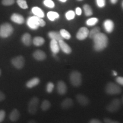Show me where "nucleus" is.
I'll return each instance as SVG.
<instances>
[{
    "label": "nucleus",
    "instance_id": "nucleus-1",
    "mask_svg": "<svg viewBox=\"0 0 123 123\" xmlns=\"http://www.w3.org/2000/svg\"><path fill=\"white\" fill-rule=\"evenodd\" d=\"M92 39L93 40L94 42L93 48L96 51H101L107 47L108 43V38L105 34L100 32L95 35Z\"/></svg>",
    "mask_w": 123,
    "mask_h": 123
},
{
    "label": "nucleus",
    "instance_id": "nucleus-2",
    "mask_svg": "<svg viewBox=\"0 0 123 123\" xmlns=\"http://www.w3.org/2000/svg\"><path fill=\"white\" fill-rule=\"evenodd\" d=\"M27 25L30 29L36 30L39 26L44 27L46 25V22L42 18L37 16L30 17L27 20Z\"/></svg>",
    "mask_w": 123,
    "mask_h": 123
},
{
    "label": "nucleus",
    "instance_id": "nucleus-3",
    "mask_svg": "<svg viewBox=\"0 0 123 123\" xmlns=\"http://www.w3.org/2000/svg\"><path fill=\"white\" fill-rule=\"evenodd\" d=\"M14 32V28L9 23H4L0 26V37L6 38L11 36Z\"/></svg>",
    "mask_w": 123,
    "mask_h": 123
},
{
    "label": "nucleus",
    "instance_id": "nucleus-4",
    "mask_svg": "<svg viewBox=\"0 0 123 123\" xmlns=\"http://www.w3.org/2000/svg\"><path fill=\"white\" fill-rule=\"evenodd\" d=\"M70 80L71 83L74 87H79L81 85L82 82L81 75L79 72L77 71H74L70 75Z\"/></svg>",
    "mask_w": 123,
    "mask_h": 123
},
{
    "label": "nucleus",
    "instance_id": "nucleus-5",
    "mask_svg": "<svg viewBox=\"0 0 123 123\" xmlns=\"http://www.w3.org/2000/svg\"><path fill=\"white\" fill-rule=\"evenodd\" d=\"M105 91L108 94L111 95H117L121 93V89L117 84H115L114 83L110 82L106 86Z\"/></svg>",
    "mask_w": 123,
    "mask_h": 123
},
{
    "label": "nucleus",
    "instance_id": "nucleus-6",
    "mask_svg": "<svg viewBox=\"0 0 123 123\" xmlns=\"http://www.w3.org/2000/svg\"><path fill=\"white\" fill-rule=\"evenodd\" d=\"M39 104V99L37 97H33L29 102L27 110L31 115H35L38 110V106Z\"/></svg>",
    "mask_w": 123,
    "mask_h": 123
},
{
    "label": "nucleus",
    "instance_id": "nucleus-7",
    "mask_svg": "<svg viewBox=\"0 0 123 123\" xmlns=\"http://www.w3.org/2000/svg\"><path fill=\"white\" fill-rule=\"evenodd\" d=\"M121 102L119 99H115L106 106V110L110 112H115L119 110Z\"/></svg>",
    "mask_w": 123,
    "mask_h": 123
},
{
    "label": "nucleus",
    "instance_id": "nucleus-8",
    "mask_svg": "<svg viewBox=\"0 0 123 123\" xmlns=\"http://www.w3.org/2000/svg\"><path fill=\"white\" fill-rule=\"evenodd\" d=\"M12 64L17 69H22L25 66V58L22 55L15 56L11 61Z\"/></svg>",
    "mask_w": 123,
    "mask_h": 123
},
{
    "label": "nucleus",
    "instance_id": "nucleus-9",
    "mask_svg": "<svg viewBox=\"0 0 123 123\" xmlns=\"http://www.w3.org/2000/svg\"><path fill=\"white\" fill-rule=\"evenodd\" d=\"M88 29L86 27H82L78 30V33H76V38L80 41L86 39L88 37L89 35Z\"/></svg>",
    "mask_w": 123,
    "mask_h": 123
},
{
    "label": "nucleus",
    "instance_id": "nucleus-10",
    "mask_svg": "<svg viewBox=\"0 0 123 123\" xmlns=\"http://www.w3.org/2000/svg\"><path fill=\"white\" fill-rule=\"evenodd\" d=\"M58 43H59L60 48L64 53L67 54H70L71 53V48L67 43L64 42L63 40H60L58 41Z\"/></svg>",
    "mask_w": 123,
    "mask_h": 123
},
{
    "label": "nucleus",
    "instance_id": "nucleus-11",
    "mask_svg": "<svg viewBox=\"0 0 123 123\" xmlns=\"http://www.w3.org/2000/svg\"><path fill=\"white\" fill-rule=\"evenodd\" d=\"M33 56L35 59L38 61H42L46 59V54L43 51L37 50L33 54Z\"/></svg>",
    "mask_w": 123,
    "mask_h": 123
},
{
    "label": "nucleus",
    "instance_id": "nucleus-12",
    "mask_svg": "<svg viewBox=\"0 0 123 123\" xmlns=\"http://www.w3.org/2000/svg\"><path fill=\"white\" fill-rule=\"evenodd\" d=\"M103 26L107 33H111L114 29V23L111 19H106L103 23Z\"/></svg>",
    "mask_w": 123,
    "mask_h": 123
},
{
    "label": "nucleus",
    "instance_id": "nucleus-13",
    "mask_svg": "<svg viewBox=\"0 0 123 123\" xmlns=\"http://www.w3.org/2000/svg\"><path fill=\"white\" fill-rule=\"evenodd\" d=\"M76 99L79 104L82 106H87L90 103V100L87 97L84 96V95L80 94V93L76 95Z\"/></svg>",
    "mask_w": 123,
    "mask_h": 123
},
{
    "label": "nucleus",
    "instance_id": "nucleus-14",
    "mask_svg": "<svg viewBox=\"0 0 123 123\" xmlns=\"http://www.w3.org/2000/svg\"><path fill=\"white\" fill-rule=\"evenodd\" d=\"M57 91L59 94L63 95L67 92V87L66 84L63 81L60 80L57 83Z\"/></svg>",
    "mask_w": 123,
    "mask_h": 123
},
{
    "label": "nucleus",
    "instance_id": "nucleus-15",
    "mask_svg": "<svg viewBox=\"0 0 123 123\" xmlns=\"http://www.w3.org/2000/svg\"><path fill=\"white\" fill-rule=\"evenodd\" d=\"M10 19L13 22L16 23L17 24H23L25 22L24 17L22 15L17 13H14L11 15Z\"/></svg>",
    "mask_w": 123,
    "mask_h": 123
},
{
    "label": "nucleus",
    "instance_id": "nucleus-16",
    "mask_svg": "<svg viewBox=\"0 0 123 123\" xmlns=\"http://www.w3.org/2000/svg\"><path fill=\"white\" fill-rule=\"evenodd\" d=\"M50 49L52 53L54 54H58L60 50V47L58 43V41L54 39H51L50 43Z\"/></svg>",
    "mask_w": 123,
    "mask_h": 123
},
{
    "label": "nucleus",
    "instance_id": "nucleus-17",
    "mask_svg": "<svg viewBox=\"0 0 123 123\" xmlns=\"http://www.w3.org/2000/svg\"><path fill=\"white\" fill-rule=\"evenodd\" d=\"M73 104L74 102L73 99L70 98H67L62 101L61 104V106L64 110H67V109H69L70 108L73 107Z\"/></svg>",
    "mask_w": 123,
    "mask_h": 123
},
{
    "label": "nucleus",
    "instance_id": "nucleus-18",
    "mask_svg": "<svg viewBox=\"0 0 123 123\" xmlns=\"http://www.w3.org/2000/svg\"><path fill=\"white\" fill-rule=\"evenodd\" d=\"M21 41L25 46H30L32 43L31 36L29 33H25L21 37Z\"/></svg>",
    "mask_w": 123,
    "mask_h": 123
},
{
    "label": "nucleus",
    "instance_id": "nucleus-19",
    "mask_svg": "<svg viewBox=\"0 0 123 123\" xmlns=\"http://www.w3.org/2000/svg\"><path fill=\"white\" fill-rule=\"evenodd\" d=\"M48 35L50 39L56 40L57 41H59L60 40L64 39L61 36V34L57 31H52L49 32Z\"/></svg>",
    "mask_w": 123,
    "mask_h": 123
},
{
    "label": "nucleus",
    "instance_id": "nucleus-20",
    "mask_svg": "<svg viewBox=\"0 0 123 123\" xmlns=\"http://www.w3.org/2000/svg\"><path fill=\"white\" fill-rule=\"evenodd\" d=\"M40 79L38 78H34L33 79L29 80L26 84V86L27 88H31L35 87L39 83Z\"/></svg>",
    "mask_w": 123,
    "mask_h": 123
},
{
    "label": "nucleus",
    "instance_id": "nucleus-21",
    "mask_svg": "<svg viewBox=\"0 0 123 123\" xmlns=\"http://www.w3.org/2000/svg\"><path fill=\"white\" fill-rule=\"evenodd\" d=\"M20 116V113L19 111L17 109H14L12 110L10 115V119L12 122H16L19 119Z\"/></svg>",
    "mask_w": 123,
    "mask_h": 123
},
{
    "label": "nucleus",
    "instance_id": "nucleus-22",
    "mask_svg": "<svg viewBox=\"0 0 123 123\" xmlns=\"http://www.w3.org/2000/svg\"><path fill=\"white\" fill-rule=\"evenodd\" d=\"M31 12L35 16L39 17L40 18H43L44 17V12L39 7L35 6L33 7L31 9Z\"/></svg>",
    "mask_w": 123,
    "mask_h": 123
},
{
    "label": "nucleus",
    "instance_id": "nucleus-23",
    "mask_svg": "<svg viewBox=\"0 0 123 123\" xmlns=\"http://www.w3.org/2000/svg\"><path fill=\"white\" fill-rule=\"evenodd\" d=\"M44 39L41 37H35L33 40V43L35 46H41L44 43Z\"/></svg>",
    "mask_w": 123,
    "mask_h": 123
},
{
    "label": "nucleus",
    "instance_id": "nucleus-24",
    "mask_svg": "<svg viewBox=\"0 0 123 123\" xmlns=\"http://www.w3.org/2000/svg\"><path fill=\"white\" fill-rule=\"evenodd\" d=\"M47 18H49V20L51 21H55V19H58L59 17V14L55 12H49L47 13Z\"/></svg>",
    "mask_w": 123,
    "mask_h": 123
},
{
    "label": "nucleus",
    "instance_id": "nucleus-25",
    "mask_svg": "<svg viewBox=\"0 0 123 123\" xmlns=\"http://www.w3.org/2000/svg\"><path fill=\"white\" fill-rule=\"evenodd\" d=\"M100 32V29L99 27H95L94 28H93L89 32V35L88 37H90V39H93V37L98 34V33Z\"/></svg>",
    "mask_w": 123,
    "mask_h": 123
},
{
    "label": "nucleus",
    "instance_id": "nucleus-26",
    "mask_svg": "<svg viewBox=\"0 0 123 123\" xmlns=\"http://www.w3.org/2000/svg\"><path fill=\"white\" fill-rule=\"evenodd\" d=\"M83 9L84 14L86 16H91L93 14V11H92V9L91 7L88 4H85L83 6Z\"/></svg>",
    "mask_w": 123,
    "mask_h": 123
},
{
    "label": "nucleus",
    "instance_id": "nucleus-27",
    "mask_svg": "<svg viewBox=\"0 0 123 123\" xmlns=\"http://www.w3.org/2000/svg\"><path fill=\"white\" fill-rule=\"evenodd\" d=\"M59 33L61 34V36L62 37L63 39H70L71 37V35L70 33H69L68 31L65 30V29H61L60 30Z\"/></svg>",
    "mask_w": 123,
    "mask_h": 123
},
{
    "label": "nucleus",
    "instance_id": "nucleus-28",
    "mask_svg": "<svg viewBox=\"0 0 123 123\" xmlns=\"http://www.w3.org/2000/svg\"><path fill=\"white\" fill-rule=\"evenodd\" d=\"M51 107L50 102L47 100H44L43 101L42 104H41V109L43 111H46L50 108Z\"/></svg>",
    "mask_w": 123,
    "mask_h": 123
},
{
    "label": "nucleus",
    "instance_id": "nucleus-29",
    "mask_svg": "<svg viewBox=\"0 0 123 123\" xmlns=\"http://www.w3.org/2000/svg\"><path fill=\"white\" fill-rule=\"evenodd\" d=\"M99 21V19L97 18H91L86 21V25L89 26H93L96 25Z\"/></svg>",
    "mask_w": 123,
    "mask_h": 123
},
{
    "label": "nucleus",
    "instance_id": "nucleus-30",
    "mask_svg": "<svg viewBox=\"0 0 123 123\" xmlns=\"http://www.w3.org/2000/svg\"><path fill=\"white\" fill-rule=\"evenodd\" d=\"M17 3L21 8L23 9L28 8V5L26 0H17Z\"/></svg>",
    "mask_w": 123,
    "mask_h": 123
},
{
    "label": "nucleus",
    "instance_id": "nucleus-31",
    "mask_svg": "<svg viewBox=\"0 0 123 123\" xmlns=\"http://www.w3.org/2000/svg\"><path fill=\"white\" fill-rule=\"evenodd\" d=\"M66 19L68 21L74 19L75 17V13L73 10H69L65 14Z\"/></svg>",
    "mask_w": 123,
    "mask_h": 123
},
{
    "label": "nucleus",
    "instance_id": "nucleus-32",
    "mask_svg": "<svg viewBox=\"0 0 123 123\" xmlns=\"http://www.w3.org/2000/svg\"><path fill=\"white\" fill-rule=\"evenodd\" d=\"M43 4L46 7L49 8H54L55 6V4L52 0H44Z\"/></svg>",
    "mask_w": 123,
    "mask_h": 123
},
{
    "label": "nucleus",
    "instance_id": "nucleus-33",
    "mask_svg": "<svg viewBox=\"0 0 123 123\" xmlns=\"http://www.w3.org/2000/svg\"><path fill=\"white\" fill-rule=\"evenodd\" d=\"M54 88V84L52 82H49L46 86V91L48 93H51L53 92V91Z\"/></svg>",
    "mask_w": 123,
    "mask_h": 123
},
{
    "label": "nucleus",
    "instance_id": "nucleus-34",
    "mask_svg": "<svg viewBox=\"0 0 123 123\" xmlns=\"http://www.w3.org/2000/svg\"><path fill=\"white\" fill-rule=\"evenodd\" d=\"M15 2V0H2V4L4 6H11Z\"/></svg>",
    "mask_w": 123,
    "mask_h": 123
},
{
    "label": "nucleus",
    "instance_id": "nucleus-35",
    "mask_svg": "<svg viewBox=\"0 0 123 123\" xmlns=\"http://www.w3.org/2000/svg\"><path fill=\"white\" fill-rule=\"evenodd\" d=\"M96 3L100 8H103L105 6V0H96Z\"/></svg>",
    "mask_w": 123,
    "mask_h": 123
},
{
    "label": "nucleus",
    "instance_id": "nucleus-36",
    "mask_svg": "<svg viewBox=\"0 0 123 123\" xmlns=\"http://www.w3.org/2000/svg\"><path fill=\"white\" fill-rule=\"evenodd\" d=\"M5 111L4 110H0V123L2 122L5 117Z\"/></svg>",
    "mask_w": 123,
    "mask_h": 123
},
{
    "label": "nucleus",
    "instance_id": "nucleus-37",
    "mask_svg": "<svg viewBox=\"0 0 123 123\" xmlns=\"http://www.w3.org/2000/svg\"><path fill=\"white\" fill-rule=\"evenodd\" d=\"M116 81L120 85L123 86V77L118 76L116 78Z\"/></svg>",
    "mask_w": 123,
    "mask_h": 123
},
{
    "label": "nucleus",
    "instance_id": "nucleus-38",
    "mask_svg": "<svg viewBox=\"0 0 123 123\" xmlns=\"http://www.w3.org/2000/svg\"><path fill=\"white\" fill-rule=\"evenodd\" d=\"M104 123H119L118 121L112 120L108 119V118H104Z\"/></svg>",
    "mask_w": 123,
    "mask_h": 123
},
{
    "label": "nucleus",
    "instance_id": "nucleus-39",
    "mask_svg": "<svg viewBox=\"0 0 123 123\" xmlns=\"http://www.w3.org/2000/svg\"><path fill=\"white\" fill-rule=\"evenodd\" d=\"M81 13H82L81 9L79 7H76V9H75V13L78 15H80L81 14Z\"/></svg>",
    "mask_w": 123,
    "mask_h": 123
},
{
    "label": "nucleus",
    "instance_id": "nucleus-40",
    "mask_svg": "<svg viewBox=\"0 0 123 123\" xmlns=\"http://www.w3.org/2000/svg\"><path fill=\"white\" fill-rule=\"evenodd\" d=\"M5 99V95L0 91V101H4Z\"/></svg>",
    "mask_w": 123,
    "mask_h": 123
},
{
    "label": "nucleus",
    "instance_id": "nucleus-41",
    "mask_svg": "<svg viewBox=\"0 0 123 123\" xmlns=\"http://www.w3.org/2000/svg\"><path fill=\"white\" fill-rule=\"evenodd\" d=\"M90 123H100L101 121L98 119H93L91 120Z\"/></svg>",
    "mask_w": 123,
    "mask_h": 123
},
{
    "label": "nucleus",
    "instance_id": "nucleus-42",
    "mask_svg": "<svg viewBox=\"0 0 123 123\" xmlns=\"http://www.w3.org/2000/svg\"><path fill=\"white\" fill-rule=\"evenodd\" d=\"M110 1L112 4H115L117 2L118 0H110Z\"/></svg>",
    "mask_w": 123,
    "mask_h": 123
},
{
    "label": "nucleus",
    "instance_id": "nucleus-43",
    "mask_svg": "<svg viewBox=\"0 0 123 123\" xmlns=\"http://www.w3.org/2000/svg\"><path fill=\"white\" fill-rule=\"evenodd\" d=\"M112 74H113V76H117V73L116 71H112Z\"/></svg>",
    "mask_w": 123,
    "mask_h": 123
},
{
    "label": "nucleus",
    "instance_id": "nucleus-44",
    "mask_svg": "<svg viewBox=\"0 0 123 123\" xmlns=\"http://www.w3.org/2000/svg\"><path fill=\"white\" fill-rule=\"evenodd\" d=\"M59 1L62 2H66L67 1V0H59Z\"/></svg>",
    "mask_w": 123,
    "mask_h": 123
},
{
    "label": "nucleus",
    "instance_id": "nucleus-45",
    "mask_svg": "<svg viewBox=\"0 0 123 123\" xmlns=\"http://www.w3.org/2000/svg\"><path fill=\"white\" fill-rule=\"evenodd\" d=\"M1 69H0V76H1Z\"/></svg>",
    "mask_w": 123,
    "mask_h": 123
},
{
    "label": "nucleus",
    "instance_id": "nucleus-46",
    "mask_svg": "<svg viewBox=\"0 0 123 123\" xmlns=\"http://www.w3.org/2000/svg\"><path fill=\"white\" fill-rule=\"evenodd\" d=\"M122 7H123V0L122 1Z\"/></svg>",
    "mask_w": 123,
    "mask_h": 123
},
{
    "label": "nucleus",
    "instance_id": "nucleus-47",
    "mask_svg": "<svg viewBox=\"0 0 123 123\" xmlns=\"http://www.w3.org/2000/svg\"><path fill=\"white\" fill-rule=\"evenodd\" d=\"M78 1H83V0H78Z\"/></svg>",
    "mask_w": 123,
    "mask_h": 123
},
{
    "label": "nucleus",
    "instance_id": "nucleus-48",
    "mask_svg": "<svg viewBox=\"0 0 123 123\" xmlns=\"http://www.w3.org/2000/svg\"></svg>",
    "mask_w": 123,
    "mask_h": 123
}]
</instances>
